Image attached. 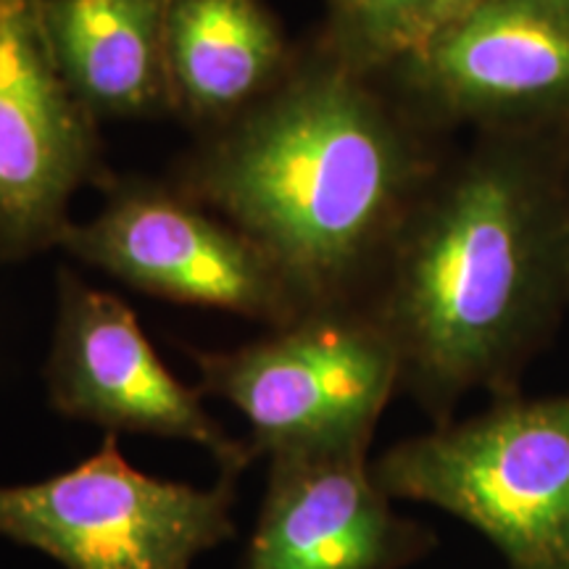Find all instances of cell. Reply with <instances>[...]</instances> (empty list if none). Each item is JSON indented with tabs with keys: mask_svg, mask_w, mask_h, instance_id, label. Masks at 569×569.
Masks as SVG:
<instances>
[{
	"mask_svg": "<svg viewBox=\"0 0 569 569\" xmlns=\"http://www.w3.org/2000/svg\"><path fill=\"white\" fill-rule=\"evenodd\" d=\"M561 138L486 132L417 193L382 259L369 311L393 340L401 388L436 425L469 393H507L569 301Z\"/></svg>",
	"mask_w": 569,
	"mask_h": 569,
	"instance_id": "6da1fadb",
	"label": "cell"
},
{
	"mask_svg": "<svg viewBox=\"0 0 569 569\" xmlns=\"http://www.w3.org/2000/svg\"><path fill=\"white\" fill-rule=\"evenodd\" d=\"M422 169L351 67L298 80L203 174V193L290 277L309 309L356 303L415 203Z\"/></svg>",
	"mask_w": 569,
	"mask_h": 569,
	"instance_id": "7a4b0ae2",
	"label": "cell"
},
{
	"mask_svg": "<svg viewBox=\"0 0 569 569\" xmlns=\"http://www.w3.org/2000/svg\"><path fill=\"white\" fill-rule=\"evenodd\" d=\"M393 501L469 525L509 569H569V393L498 398L372 461Z\"/></svg>",
	"mask_w": 569,
	"mask_h": 569,
	"instance_id": "3957f363",
	"label": "cell"
},
{
	"mask_svg": "<svg viewBox=\"0 0 569 569\" xmlns=\"http://www.w3.org/2000/svg\"><path fill=\"white\" fill-rule=\"evenodd\" d=\"M198 390L251 425L259 457L372 446L401 361L369 306H325L234 351L196 353Z\"/></svg>",
	"mask_w": 569,
	"mask_h": 569,
	"instance_id": "277c9868",
	"label": "cell"
},
{
	"mask_svg": "<svg viewBox=\"0 0 569 569\" xmlns=\"http://www.w3.org/2000/svg\"><path fill=\"white\" fill-rule=\"evenodd\" d=\"M238 478L209 488L140 472L119 436L48 480L0 486V536L63 569H193L227 543Z\"/></svg>",
	"mask_w": 569,
	"mask_h": 569,
	"instance_id": "5b68a950",
	"label": "cell"
},
{
	"mask_svg": "<svg viewBox=\"0 0 569 569\" xmlns=\"http://www.w3.org/2000/svg\"><path fill=\"white\" fill-rule=\"evenodd\" d=\"M48 401L61 417L113 436L184 440L217 461L219 475L240 478L259 459L206 409L198 386H184L153 351L122 298L63 272L59 319L46 365Z\"/></svg>",
	"mask_w": 569,
	"mask_h": 569,
	"instance_id": "8992f818",
	"label": "cell"
},
{
	"mask_svg": "<svg viewBox=\"0 0 569 569\" xmlns=\"http://www.w3.org/2000/svg\"><path fill=\"white\" fill-rule=\"evenodd\" d=\"M71 256L159 298L284 327L303 317L290 277L256 240L193 206L159 193H127L96 219L69 224Z\"/></svg>",
	"mask_w": 569,
	"mask_h": 569,
	"instance_id": "52a82bcc",
	"label": "cell"
},
{
	"mask_svg": "<svg viewBox=\"0 0 569 569\" xmlns=\"http://www.w3.org/2000/svg\"><path fill=\"white\" fill-rule=\"evenodd\" d=\"M88 163V106L56 59L42 0H0V259L61 246Z\"/></svg>",
	"mask_w": 569,
	"mask_h": 569,
	"instance_id": "ba28073f",
	"label": "cell"
},
{
	"mask_svg": "<svg viewBox=\"0 0 569 569\" xmlns=\"http://www.w3.org/2000/svg\"><path fill=\"white\" fill-rule=\"evenodd\" d=\"M411 82L486 132H569V0H478L403 61Z\"/></svg>",
	"mask_w": 569,
	"mask_h": 569,
	"instance_id": "9c48e42d",
	"label": "cell"
},
{
	"mask_svg": "<svg viewBox=\"0 0 569 569\" xmlns=\"http://www.w3.org/2000/svg\"><path fill=\"white\" fill-rule=\"evenodd\" d=\"M436 538L377 486L369 446L267 457V490L238 569H403Z\"/></svg>",
	"mask_w": 569,
	"mask_h": 569,
	"instance_id": "30bf717a",
	"label": "cell"
},
{
	"mask_svg": "<svg viewBox=\"0 0 569 569\" xmlns=\"http://www.w3.org/2000/svg\"><path fill=\"white\" fill-rule=\"evenodd\" d=\"M63 77L92 111L134 113L169 84L167 0H42Z\"/></svg>",
	"mask_w": 569,
	"mask_h": 569,
	"instance_id": "8fae6325",
	"label": "cell"
},
{
	"mask_svg": "<svg viewBox=\"0 0 569 569\" xmlns=\"http://www.w3.org/2000/svg\"><path fill=\"white\" fill-rule=\"evenodd\" d=\"M280 56L274 21L256 0H167V77L190 109L222 113L248 101Z\"/></svg>",
	"mask_w": 569,
	"mask_h": 569,
	"instance_id": "7c38bea8",
	"label": "cell"
},
{
	"mask_svg": "<svg viewBox=\"0 0 569 569\" xmlns=\"http://www.w3.org/2000/svg\"><path fill=\"white\" fill-rule=\"evenodd\" d=\"M351 51L361 59L407 61L440 30V0H332Z\"/></svg>",
	"mask_w": 569,
	"mask_h": 569,
	"instance_id": "4fadbf2b",
	"label": "cell"
},
{
	"mask_svg": "<svg viewBox=\"0 0 569 569\" xmlns=\"http://www.w3.org/2000/svg\"><path fill=\"white\" fill-rule=\"evenodd\" d=\"M561 193H565V206L569 217V132L561 138Z\"/></svg>",
	"mask_w": 569,
	"mask_h": 569,
	"instance_id": "5bb4252c",
	"label": "cell"
},
{
	"mask_svg": "<svg viewBox=\"0 0 569 569\" xmlns=\"http://www.w3.org/2000/svg\"><path fill=\"white\" fill-rule=\"evenodd\" d=\"M443 3V17H440V27L446 24V21H451L453 17H459L461 11H467L469 6H475L478 0H440Z\"/></svg>",
	"mask_w": 569,
	"mask_h": 569,
	"instance_id": "9a60e30c",
	"label": "cell"
}]
</instances>
